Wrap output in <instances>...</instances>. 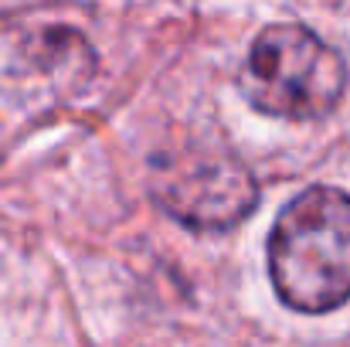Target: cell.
I'll return each mask as SVG.
<instances>
[{
  "label": "cell",
  "mask_w": 350,
  "mask_h": 347,
  "mask_svg": "<svg viewBox=\"0 0 350 347\" xmlns=\"http://www.w3.org/2000/svg\"><path fill=\"white\" fill-rule=\"evenodd\" d=\"M153 194L177 222L201 231L232 229L258 205V188L245 164L232 153L204 150L163 164Z\"/></svg>",
  "instance_id": "3957f363"
},
{
  "label": "cell",
  "mask_w": 350,
  "mask_h": 347,
  "mask_svg": "<svg viewBox=\"0 0 350 347\" xmlns=\"http://www.w3.org/2000/svg\"><path fill=\"white\" fill-rule=\"evenodd\" d=\"M238 86L258 113L320 119L344 99L347 65L310 27L272 24L252 41Z\"/></svg>",
  "instance_id": "7a4b0ae2"
},
{
  "label": "cell",
  "mask_w": 350,
  "mask_h": 347,
  "mask_svg": "<svg viewBox=\"0 0 350 347\" xmlns=\"http://www.w3.org/2000/svg\"><path fill=\"white\" fill-rule=\"evenodd\" d=\"M275 296L299 313H330L350 300V194L306 188L269 231Z\"/></svg>",
  "instance_id": "6da1fadb"
}]
</instances>
